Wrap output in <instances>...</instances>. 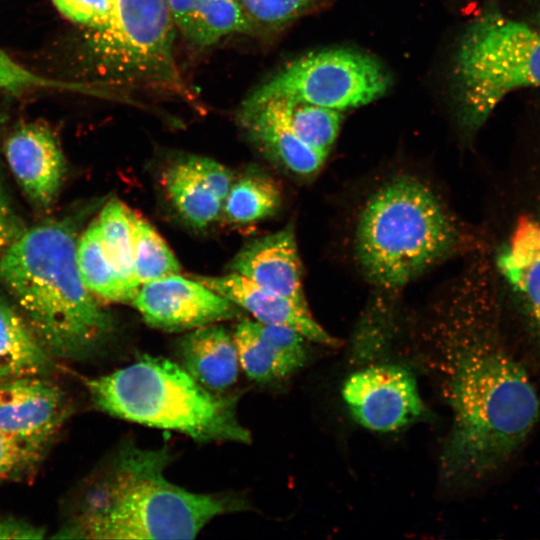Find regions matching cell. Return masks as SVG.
I'll use <instances>...</instances> for the list:
<instances>
[{"label":"cell","instance_id":"8","mask_svg":"<svg viewBox=\"0 0 540 540\" xmlns=\"http://www.w3.org/2000/svg\"><path fill=\"white\" fill-rule=\"evenodd\" d=\"M175 30L168 0H116L106 27L94 32L102 72L128 91L195 101L174 56Z\"/></svg>","mask_w":540,"mask_h":540},{"label":"cell","instance_id":"6","mask_svg":"<svg viewBox=\"0 0 540 540\" xmlns=\"http://www.w3.org/2000/svg\"><path fill=\"white\" fill-rule=\"evenodd\" d=\"M499 217L484 254L503 321L540 354V146L508 164Z\"/></svg>","mask_w":540,"mask_h":540},{"label":"cell","instance_id":"13","mask_svg":"<svg viewBox=\"0 0 540 540\" xmlns=\"http://www.w3.org/2000/svg\"><path fill=\"white\" fill-rule=\"evenodd\" d=\"M233 338L241 369L258 383L290 377L307 359V339L285 326L243 320Z\"/></svg>","mask_w":540,"mask_h":540},{"label":"cell","instance_id":"16","mask_svg":"<svg viewBox=\"0 0 540 540\" xmlns=\"http://www.w3.org/2000/svg\"><path fill=\"white\" fill-rule=\"evenodd\" d=\"M231 270L266 291L306 302L300 257L291 226L246 244L233 258Z\"/></svg>","mask_w":540,"mask_h":540},{"label":"cell","instance_id":"25","mask_svg":"<svg viewBox=\"0 0 540 540\" xmlns=\"http://www.w3.org/2000/svg\"><path fill=\"white\" fill-rule=\"evenodd\" d=\"M76 259L80 276L93 295L110 302H124L119 282L102 246L97 219L80 238Z\"/></svg>","mask_w":540,"mask_h":540},{"label":"cell","instance_id":"11","mask_svg":"<svg viewBox=\"0 0 540 540\" xmlns=\"http://www.w3.org/2000/svg\"><path fill=\"white\" fill-rule=\"evenodd\" d=\"M132 304L148 325L165 331L193 330L239 315L231 301L179 274L143 284Z\"/></svg>","mask_w":540,"mask_h":540},{"label":"cell","instance_id":"30","mask_svg":"<svg viewBox=\"0 0 540 540\" xmlns=\"http://www.w3.org/2000/svg\"><path fill=\"white\" fill-rule=\"evenodd\" d=\"M52 3L68 20L98 32L108 24L116 0H52Z\"/></svg>","mask_w":540,"mask_h":540},{"label":"cell","instance_id":"19","mask_svg":"<svg viewBox=\"0 0 540 540\" xmlns=\"http://www.w3.org/2000/svg\"><path fill=\"white\" fill-rule=\"evenodd\" d=\"M176 30L195 47H209L254 26L240 0H168Z\"/></svg>","mask_w":540,"mask_h":540},{"label":"cell","instance_id":"4","mask_svg":"<svg viewBox=\"0 0 540 540\" xmlns=\"http://www.w3.org/2000/svg\"><path fill=\"white\" fill-rule=\"evenodd\" d=\"M97 408L199 442L249 443L237 417L238 396L214 393L169 359L143 355L110 374L86 380Z\"/></svg>","mask_w":540,"mask_h":540},{"label":"cell","instance_id":"3","mask_svg":"<svg viewBox=\"0 0 540 540\" xmlns=\"http://www.w3.org/2000/svg\"><path fill=\"white\" fill-rule=\"evenodd\" d=\"M77 243L65 223L38 225L0 258V280L45 348L65 357L88 354L110 333L112 321L86 288Z\"/></svg>","mask_w":540,"mask_h":540},{"label":"cell","instance_id":"20","mask_svg":"<svg viewBox=\"0 0 540 540\" xmlns=\"http://www.w3.org/2000/svg\"><path fill=\"white\" fill-rule=\"evenodd\" d=\"M51 366L47 349L31 327L0 298V382L42 376Z\"/></svg>","mask_w":540,"mask_h":540},{"label":"cell","instance_id":"2","mask_svg":"<svg viewBox=\"0 0 540 540\" xmlns=\"http://www.w3.org/2000/svg\"><path fill=\"white\" fill-rule=\"evenodd\" d=\"M167 448L124 446L95 482L73 524L57 537L193 539L215 517L246 509L243 500L196 493L170 482Z\"/></svg>","mask_w":540,"mask_h":540},{"label":"cell","instance_id":"9","mask_svg":"<svg viewBox=\"0 0 540 540\" xmlns=\"http://www.w3.org/2000/svg\"><path fill=\"white\" fill-rule=\"evenodd\" d=\"M389 84L387 71L370 55L345 48L327 49L287 64L258 86L241 110L286 100L342 111L378 99Z\"/></svg>","mask_w":540,"mask_h":540},{"label":"cell","instance_id":"23","mask_svg":"<svg viewBox=\"0 0 540 540\" xmlns=\"http://www.w3.org/2000/svg\"><path fill=\"white\" fill-rule=\"evenodd\" d=\"M280 200L277 183L263 173L252 172L232 183L223 210L228 222L246 225L271 216L278 209Z\"/></svg>","mask_w":540,"mask_h":540},{"label":"cell","instance_id":"28","mask_svg":"<svg viewBox=\"0 0 540 540\" xmlns=\"http://www.w3.org/2000/svg\"><path fill=\"white\" fill-rule=\"evenodd\" d=\"M45 446L0 430V483L31 472L39 463Z\"/></svg>","mask_w":540,"mask_h":540},{"label":"cell","instance_id":"34","mask_svg":"<svg viewBox=\"0 0 540 540\" xmlns=\"http://www.w3.org/2000/svg\"><path fill=\"white\" fill-rule=\"evenodd\" d=\"M540 19V18H539Z\"/></svg>","mask_w":540,"mask_h":540},{"label":"cell","instance_id":"24","mask_svg":"<svg viewBox=\"0 0 540 540\" xmlns=\"http://www.w3.org/2000/svg\"><path fill=\"white\" fill-rule=\"evenodd\" d=\"M135 274L140 286L180 273V265L165 240L138 212L130 210Z\"/></svg>","mask_w":540,"mask_h":540},{"label":"cell","instance_id":"32","mask_svg":"<svg viewBox=\"0 0 540 540\" xmlns=\"http://www.w3.org/2000/svg\"><path fill=\"white\" fill-rule=\"evenodd\" d=\"M22 227L0 179V253L22 234Z\"/></svg>","mask_w":540,"mask_h":540},{"label":"cell","instance_id":"22","mask_svg":"<svg viewBox=\"0 0 540 540\" xmlns=\"http://www.w3.org/2000/svg\"><path fill=\"white\" fill-rule=\"evenodd\" d=\"M163 185L176 210L190 225L204 228L219 216L223 202L201 182L186 160L166 169Z\"/></svg>","mask_w":540,"mask_h":540},{"label":"cell","instance_id":"27","mask_svg":"<svg viewBox=\"0 0 540 540\" xmlns=\"http://www.w3.org/2000/svg\"><path fill=\"white\" fill-rule=\"evenodd\" d=\"M324 0H240L255 26L268 29L281 28L304 15Z\"/></svg>","mask_w":540,"mask_h":540},{"label":"cell","instance_id":"17","mask_svg":"<svg viewBox=\"0 0 540 540\" xmlns=\"http://www.w3.org/2000/svg\"><path fill=\"white\" fill-rule=\"evenodd\" d=\"M239 116L251 139L289 172L309 177L323 166L327 157L296 135L285 101H267L254 108L240 110Z\"/></svg>","mask_w":540,"mask_h":540},{"label":"cell","instance_id":"33","mask_svg":"<svg viewBox=\"0 0 540 540\" xmlns=\"http://www.w3.org/2000/svg\"><path fill=\"white\" fill-rule=\"evenodd\" d=\"M45 530L14 518H0V539H40Z\"/></svg>","mask_w":540,"mask_h":540},{"label":"cell","instance_id":"12","mask_svg":"<svg viewBox=\"0 0 540 540\" xmlns=\"http://www.w3.org/2000/svg\"><path fill=\"white\" fill-rule=\"evenodd\" d=\"M62 391L41 376L0 382V430L47 445L66 416Z\"/></svg>","mask_w":540,"mask_h":540},{"label":"cell","instance_id":"31","mask_svg":"<svg viewBox=\"0 0 540 540\" xmlns=\"http://www.w3.org/2000/svg\"><path fill=\"white\" fill-rule=\"evenodd\" d=\"M185 160L201 182L224 202L233 183L231 171L207 157L190 156Z\"/></svg>","mask_w":540,"mask_h":540},{"label":"cell","instance_id":"1","mask_svg":"<svg viewBox=\"0 0 540 540\" xmlns=\"http://www.w3.org/2000/svg\"><path fill=\"white\" fill-rule=\"evenodd\" d=\"M434 324L436 362L452 416L440 473L449 485L464 486L519 451L539 420L540 400L507 348L496 288L482 257L472 258Z\"/></svg>","mask_w":540,"mask_h":540},{"label":"cell","instance_id":"26","mask_svg":"<svg viewBox=\"0 0 540 540\" xmlns=\"http://www.w3.org/2000/svg\"><path fill=\"white\" fill-rule=\"evenodd\" d=\"M283 101L296 135L310 148L327 157L339 133L342 112L308 103Z\"/></svg>","mask_w":540,"mask_h":540},{"label":"cell","instance_id":"10","mask_svg":"<svg viewBox=\"0 0 540 540\" xmlns=\"http://www.w3.org/2000/svg\"><path fill=\"white\" fill-rule=\"evenodd\" d=\"M342 396L355 421L376 432L401 429L424 414L414 375L399 365H370L354 372L344 382Z\"/></svg>","mask_w":540,"mask_h":540},{"label":"cell","instance_id":"15","mask_svg":"<svg viewBox=\"0 0 540 540\" xmlns=\"http://www.w3.org/2000/svg\"><path fill=\"white\" fill-rule=\"evenodd\" d=\"M8 164L31 200L47 207L57 195L63 175L64 156L53 132L43 124L18 127L5 145Z\"/></svg>","mask_w":540,"mask_h":540},{"label":"cell","instance_id":"21","mask_svg":"<svg viewBox=\"0 0 540 540\" xmlns=\"http://www.w3.org/2000/svg\"><path fill=\"white\" fill-rule=\"evenodd\" d=\"M97 222L105 255L119 282L124 302L133 301L140 285L135 274L130 209L120 200H109Z\"/></svg>","mask_w":540,"mask_h":540},{"label":"cell","instance_id":"29","mask_svg":"<svg viewBox=\"0 0 540 540\" xmlns=\"http://www.w3.org/2000/svg\"><path fill=\"white\" fill-rule=\"evenodd\" d=\"M37 88L89 91L84 84L54 80L35 74L15 62L0 48V91L20 93Z\"/></svg>","mask_w":540,"mask_h":540},{"label":"cell","instance_id":"18","mask_svg":"<svg viewBox=\"0 0 540 540\" xmlns=\"http://www.w3.org/2000/svg\"><path fill=\"white\" fill-rule=\"evenodd\" d=\"M183 368L203 387L219 394L233 386L240 363L233 334L221 325L191 330L179 345Z\"/></svg>","mask_w":540,"mask_h":540},{"label":"cell","instance_id":"14","mask_svg":"<svg viewBox=\"0 0 540 540\" xmlns=\"http://www.w3.org/2000/svg\"><path fill=\"white\" fill-rule=\"evenodd\" d=\"M194 279L248 311L258 322L291 328L317 344L336 347L340 343L318 323L307 302L266 291L234 272L216 277L195 276Z\"/></svg>","mask_w":540,"mask_h":540},{"label":"cell","instance_id":"5","mask_svg":"<svg viewBox=\"0 0 540 540\" xmlns=\"http://www.w3.org/2000/svg\"><path fill=\"white\" fill-rule=\"evenodd\" d=\"M461 233L434 192L412 177L384 184L364 205L355 250L368 280L398 289L453 252Z\"/></svg>","mask_w":540,"mask_h":540},{"label":"cell","instance_id":"7","mask_svg":"<svg viewBox=\"0 0 540 540\" xmlns=\"http://www.w3.org/2000/svg\"><path fill=\"white\" fill-rule=\"evenodd\" d=\"M453 68L460 121L474 134L509 93L540 87V31L500 14L482 16L461 38Z\"/></svg>","mask_w":540,"mask_h":540}]
</instances>
